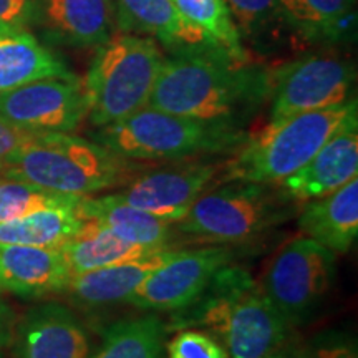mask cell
I'll use <instances>...</instances> for the list:
<instances>
[{"label":"cell","instance_id":"cell-36","mask_svg":"<svg viewBox=\"0 0 358 358\" xmlns=\"http://www.w3.org/2000/svg\"><path fill=\"white\" fill-rule=\"evenodd\" d=\"M0 358H6V357H3V353H2V352H0Z\"/></svg>","mask_w":358,"mask_h":358},{"label":"cell","instance_id":"cell-19","mask_svg":"<svg viewBox=\"0 0 358 358\" xmlns=\"http://www.w3.org/2000/svg\"><path fill=\"white\" fill-rule=\"evenodd\" d=\"M115 25L122 34L156 38L169 52L208 45L173 0H115Z\"/></svg>","mask_w":358,"mask_h":358},{"label":"cell","instance_id":"cell-1","mask_svg":"<svg viewBox=\"0 0 358 358\" xmlns=\"http://www.w3.org/2000/svg\"><path fill=\"white\" fill-rule=\"evenodd\" d=\"M268 92L271 71L203 45L179 48L164 58L148 105L241 129L266 101Z\"/></svg>","mask_w":358,"mask_h":358},{"label":"cell","instance_id":"cell-12","mask_svg":"<svg viewBox=\"0 0 358 358\" xmlns=\"http://www.w3.org/2000/svg\"><path fill=\"white\" fill-rule=\"evenodd\" d=\"M221 169L222 164L208 159H179L166 166L141 169L118 194L134 208L176 224L206 189L216 185Z\"/></svg>","mask_w":358,"mask_h":358},{"label":"cell","instance_id":"cell-7","mask_svg":"<svg viewBox=\"0 0 358 358\" xmlns=\"http://www.w3.org/2000/svg\"><path fill=\"white\" fill-rule=\"evenodd\" d=\"M163 62L156 40L143 35H113L100 45L83 82L90 123L108 127L148 106Z\"/></svg>","mask_w":358,"mask_h":358},{"label":"cell","instance_id":"cell-10","mask_svg":"<svg viewBox=\"0 0 358 358\" xmlns=\"http://www.w3.org/2000/svg\"><path fill=\"white\" fill-rule=\"evenodd\" d=\"M236 257L237 250L227 245L176 249L134 290L128 303L156 313L185 310L204 292L214 275Z\"/></svg>","mask_w":358,"mask_h":358},{"label":"cell","instance_id":"cell-4","mask_svg":"<svg viewBox=\"0 0 358 358\" xmlns=\"http://www.w3.org/2000/svg\"><path fill=\"white\" fill-rule=\"evenodd\" d=\"M358 122L357 98L332 108L307 111L268 122L254 136H245L232 158L222 164L219 181L277 185L299 171L335 133Z\"/></svg>","mask_w":358,"mask_h":358},{"label":"cell","instance_id":"cell-17","mask_svg":"<svg viewBox=\"0 0 358 358\" xmlns=\"http://www.w3.org/2000/svg\"><path fill=\"white\" fill-rule=\"evenodd\" d=\"M3 290L24 299L65 292L71 271L60 248L0 244Z\"/></svg>","mask_w":358,"mask_h":358},{"label":"cell","instance_id":"cell-9","mask_svg":"<svg viewBox=\"0 0 358 358\" xmlns=\"http://www.w3.org/2000/svg\"><path fill=\"white\" fill-rule=\"evenodd\" d=\"M355 66L345 58L310 55L271 73V116L279 122L307 111L332 108L352 100Z\"/></svg>","mask_w":358,"mask_h":358},{"label":"cell","instance_id":"cell-33","mask_svg":"<svg viewBox=\"0 0 358 358\" xmlns=\"http://www.w3.org/2000/svg\"><path fill=\"white\" fill-rule=\"evenodd\" d=\"M268 358H315L308 347V342L297 337H290L285 340L282 345H279L272 352V355Z\"/></svg>","mask_w":358,"mask_h":358},{"label":"cell","instance_id":"cell-20","mask_svg":"<svg viewBox=\"0 0 358 358\" xmlns=\"http://www.w3.org/2000/svg\"><path fill=\"white\" fill-rule=\"evenodd\" d=\"M77 213L83 221L100 224L128 243L161 249L174 248V224L134 208L118 192L98 198L83 196L77 204Z\"/></svg>","mask_w":358,"mask_h":358},{"label":"cell","instance_id":"cell-18","mask_svg":"<svg viewBox=\"0 0 358 358\" xmlns=\"http://www.w3.org/2000/svg\"><path fill=\"white\" fill-rule=\"evenodd\" d=\"M297 216L302 236L335 256L347 254L358 236V178L330 194L301 204Z\"/></svg>","mask_w":358,"mask_h":358},{"label":"cell","instance_id":"cell-23","mask_svg":"<svg viewBox=\"0 0 358 358\" xmlns=\"http://www.w3.org/2000/svg\"><path fill=\"white\" fill-rule=\"evenodd\" d=\"M297 37L338 42L355 25V0H279Z\"/></svg>","mask_w":358,"mask_h":358},{"label":"cell","instance_id":"cell-28","mask_svg":"<svg viewBox=\"0 0 358 358\" xmlns=\"http://www.w3.org/2000/svg\"><path fill=\"white\" fill-rule=\"evenodd\" d=\"M83 196L60 194L37 187L20 179L6 178L0 181V222L19 219L47 208L77 206Z\"/></svg>","mask_w":358,"mask_h":358},{"label":"cell","instance_id":"cell-35","mask_svg":"<svg viewBox=\"0 0 358 358\" xmlns=\"http://www.w3.org/2000/svg\"><path fill=\"white\" fill-rule=\"evenodd\" d=\"M2 290H3V285H2V277H0V294H2Z\"/></svg>","mask_w":358,"mask_h":358},{"label":"cell","instance_id":"cell-8","mask_svg":"<svg viewBox=\"0 0 358 358\" xmlns=\"http://www.w3.org/2000/svg\"><path fill=\"white\" fill-rule=\"evenodd\" d=\"M337 256L310 237L290 239L272 257L261 287L290 329L307 324L329 295Z\"/></svg>","mask_w":358,"mask_h":358},{"label":"cell","instance_id":"cell-31","mask_svg":"<svg viewBox=\"0 0 358 358\" xmlns=\"http://www.w3.org/2000/svg\"><path fill=\"white\" fill-rule=\"evenodd\" d=\"M37 0H0V35L29 32Z\"/></svg>","mask_w":358,"mask_h":358},{"label":"cell","instance_id":"cell-26","mask_svg":"<svg viewBox=\"0 0 358 358\" xmlns=\"http://www.w3.org/2000/svg\"><path fill=\"white\" fill-rule=\"evenodd\" d=\"M182 19L198 29L209 47L226 52L239 62H249L239 30L224 0H173Z\"/></svg>","mask_w":358,"mask_h":358},{"label":"cell","instance_id":"cell-27","mask_svg":"<svg viewBox=\"0 0 358 358\" xmlns=\"http://www.w3.org/2000/svg\"><path fill=\"white\" fill-rule=\"evenodd\" d=\"M224 2L229 7L241 38L243 35L244 37L248 35L259 42V38H279L285 32H294L279 0H224Z\"/></svg>","mask_w":358,"mask_h":358},{"label":"cell","instance_id":"cell-14","mask_svg":"<svg viewBox=\"0 0 358 358\" xmlns=\"http://www.w3.org/2000/svg\"><path fill=\"white\" fill-rule=\"evenodd\" d=\"M358 174V122L335 133L306 166L277 182L295 204L340 189Z\"/></svg>","mask_w":358,"mask_h":358},{"label":"cell","instance_id":"cell-6","mask_svg":"<svg viewBox=\"0 0 358 358\" xmlns=\"http://www.w3.org/2000/svg\"><path fill=\"white\" fill-rule=\"evenodd\" d=\"M244 140L245 134L239 128L166 113L150 105L93 133V141L136 163L232 153Z\"/></svg>","mask_w":358,"mask_h":358},{"label":"cell","instance_id":"cell-16","mask_svg":"<svg viewBox=\"0 0 358 358\" xmlns=\"http://www.w3.org/2000/svg\"><path fill=\"white\" fill-rule=\"evenodd\" d=\"M174 250L176 248L164 249L145 257L73 274L65 289L66 297L73 306L83 310H98L128 302L134 290L155 268L166 262Z\"/></svg>","mask_w":358,"mask_h":358},{"label":"cell","instance_id":"cell-21","mask_svg":"<svg viewBox=\"0 0 358 358\" xmlns=\"http://www.w3.org/2000/svg\"><path fill=\"white\" fill-rule=\"evenodd\" d=\"M71 75L64 60L30 32L0 35V92L40 78Z\"/></svg>","mask_w":358,"mask_h":358},{"label":"cell","instance_id":"cell-2","mask_svg":"<svg viewBox=\"0 0 358 358\" xmlns=\"http://www.w3.org/2000/svg\"><path fill=\"white\" fill-rule=\"evenodd\" d=\"M203 329L229 358H268L292 335L248 268L226 266L185 310L171 313L168 330Z\"/></svg>","mask_w":358,"mask_h":358},{"label":"cell","instance_id":"cell-30","mask_svg":"<svg viewBox=\"0 0 358 358\" xmlns=\"http://www.w3.org/2000/svg\"><path fill=\"white\" fill-rule=\"evenodd\" d=\"M308 347L315 358H358L357 338L340 330H325L317 334Z\"/></svg>","mask_w":358,"mask_h":358},{"label":"cell","instance_id":"cell-13","mask_svg":"<svg viewBox=\"0 0 358 358\" xmlns=\"http://www.w3.org/2000/svg\"><path fill=\"white\" fill-rule=\"evenodd\" d=\"M13 358H90L92 340L69 307L45 302L29 308L13 327Z\"/></svg>","mask_w":358,"mask_h":358},{"label":"cell","instance_id":"cell-22","mask_svg":"<svg viewBox=\"0 0 358 358\" xmlns=\"http://www.w3.org/2000/svg\"><path fill=\"white\" fill-rule=\"evenodd\" d=\"M60 250L66 264H69L71 275H73L113 266L118 262L131 261V259L150 256V254L159 252L164 249L128 243L100 224L85 221L78 234L66 241L64 245H60Z\"/></svg>","mask_w":358,"mask_h":358},{"label":"cell","instance_id":"cell-11","mask_svg":"<svg viewBox=\"0 0 358 358\" xmlns=\"http://www.w3.org/2000/svg\"><path fill=\"white\" fill-rule=\"evenodd\" d=\"M87 115L83 83L75 75L40 78L0 92V118L25 133H71Z\"/></svg>","mask_w":358,"mask_h":358},{"label":"cell","instance_id":"cell-34","mask_svg":"<svg viewBox=\"0 0 358 358\" xmlns=\"http://www.w3.org/2000/svg\"><path fill=\"white\" fill-rule=\"evenodd\" d=\"M13 327H15L13 313L8 310L7 306L0 303V352H2L3 348L10 347L13 337Z\"/></svg>","mask_w":358,"mask_h":358},{"label":"cell","instance_id":"cell-3","mask_svg":"<svg viewBox=\"0 0 358 358\" xmlns=\"http://www.w3.org/2000/svg\"><path fill=\"white\" fill-rule=\"evenodd\" d=\"M141 169L136 161L93 140L70 133H30L0 173L52 192L90 196L123 187Z\"/></svg>","mask_w":358,"mask_h":358},{"label":"cell","instance_id":"cell-29","mask_svg":"<svg viewBox=\"0 0 358 358\" xmlns=\"http://www.w3.org/2000/svg\"><path fill=\"white\" fill-rule=\"evenodd\" d=\"M166 358H229L222 343L203 329H179L166 342Z\"/></svg>","mask_w":358,"mask_h":358},{"label":"cell","instance_id":"cell-5","mask_svg":"<svg viewBox=\"0 0 358 358\" xmlns=\"http://www.w3.org/2000/svg\"><path fill=\"white\" fill-rule=\"evenodd\" d=\"M297 206L277 185L224 181L206 189L174 227L192 239L236 248L257 243L287 222Z\"/></svg>","mask_w":358,"mask_h":358},{"label":"cell","instance_id":"cell-24","mask_svg":"<svg viewBox=\"0 0 358 358\" xmlns=\"http://www.w3.org/2000/svg\"><path fill=\"white\" fill-rule=\"evenodd\" d=\"M166 324L156 312L111 324L90 358H166Z\"/></svg>","mask_w":358,"mask_h":358},{"label":"cell","instance_id":"cell-32","mask_svg":"<svg viewBox=\"0 0 358 358\" xmlns=\"http://www.w3.org/2000/svg\"><path fill=\"white\" fill-rule=\"evenodd\" d=\"M30 133L20 131L0 118V168L8 163L13 155L24 145Z\"/></svg>","mask_w":358,"mask_h":358},{"label":"cell","instance_id":"cell-25","mask_svg":"<svg viewBox=\"0 0 358 358\" xmlns=\"http://www.w3.org/2000/svg\"><path fill=\"white\" fill-rule=\"evenodd\" d=\"M83 222L77 206L38 209L19 219L0 222V244L60 248L78 234Z\"/></svg>","mask_w":358,"mask_h":358},{"label":"cell","instance_id":"cell-15","mask_svg":"<svg viewBox=\"0 0 358 358\" xmlns=\"http://www.w3.org/2000/svg\"><path fill=\"white\" fill-rule=\"evenodd\" d=\"M52 42L100 47L115 35L113 0H37L34 25Z\"/></svg>","mask_w":358,"mask_h":358}]
</instances>
